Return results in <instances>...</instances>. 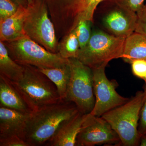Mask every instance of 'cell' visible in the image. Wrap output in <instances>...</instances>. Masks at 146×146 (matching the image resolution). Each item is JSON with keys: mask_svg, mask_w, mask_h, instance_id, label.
Here are the masks:
<instances>
[{"mask_svg": "<svg viewBox=\"0 0 146 146\" xmlns=\"http://www.w3.org/2000/svg\"><path fill=\"white\" fill-rule=\"evenodd\" d=\"M140 146H146V135L141 136L140 138Z\"/></svg>", "mask_w": 146, "mask_h": 146, "instance_id": "28", "label": "cell"}, {"mask_svg": "<svg viewBox=\"0 0 146 146\" xmlns=\"http://www.w3.org/2000/svg\"><path fill=\"white\" fill-rule=\"evenodd\" d=\"M34 1V0H27L28 2V5L31 4Z\"/></svg>", "mask_w": 146, "mask_h": 146, "instance_id": "29", "label": "cell"}, {"mask_svg": "<svg viewBox=\"0 0 146 146\" xmlns=\"http://www.w3.org/2000/svg\"><path fill=\"white\" fill-rule=\"evenodd\" d=\"M24 66L22 78L11 82L32 111L62 100L54 84L38 68Z\"/></svg>", "mask_w": 146, "mask_h": 146, "instance_id": "3", "label": "cell"}, {"mask_svg": "<svg viewBox=\"0 0 146 146\" xmlns=\"http://www.w3.org/2000/svg\"><path fill=\"white\" fill-rule=\"evenodd\" d=\"M87 44L80 49L77 58L92 69L106 67L110 61L121 58L125 38L112 36L94 26Z\"/></svg>", "mask_w": 146, "mask_h": 146, "instance_id": "6", "label": "cell"}, {"mask_svg": "<svg viewBox=\"0 0 146 146\" xmlns=\"http://www.w3.org/2000/svg\"><path fill=\"white\" fill-rule=\"evenodd\" d=\"M0 106L25 113L33 111L11 82L1 75Z\"/></svg>", "mask_w": 146, "mask_h": 146, "instance_id": "15", "label": "cell"}, {"mask_svg": "<svg viewBox=\"0 0 146 146\" xmlns=\"http://www.w3.org/2000/svg\"><path fill=\"white\" fill-rule=\"evenodd\" d=\"M101 145H121L119 137L104 119L86 114L77 138L76 146Z\"/></svg>", "mask_w": 146, "mask_h": 146, "instance_id": "11", "label": "cell"}, {"mask_svg": "<svg viewBox=\"0 0 146 146\" xmlns=\"http://www.w3.org/2000/svg\"><path fill=\"white\" fill-rule=\"evenodd\" d=\"M18 4L19 6L27 8L28 7V2L27 0H13Z\"/></svg>", "mask_w": 146, "mask_h": 146, "instance_id": "27", "label": "cell"}, {"mask_svg": "<svg viewBox=\"0 0 146 146\" xmlns=\"http://www.w3.org/2000/svg\"><path fill=\"white\" fill-rule=\"evenodd\" d=\"M4 43L11 57L20 65L50 68L62 67L69 62V59L63 58L58 53L50 52L25 34Z\"/></svg>", "mask_w": 146, "mask_h": 146, "instance_id": "8", "label": "cell"}, {"mask_svg": "<svg viewBox=\"0 0 146 146\" xmlns=\"http://www.w3.org/2000/svg\"><path fill=\"white\" fill-rule=\"evenodd\" d=\"M38 69L53 82L60 98L62 100H65L71 77V67L69 60L68 63L62 67Z\"/></svg>", "mask_w": 146, "mask_h": 146, "instance_id": "17", "label": "cell"}, {"mask_svg": "<svg viewBox=\"0 0 146 146\" xmlns=\"http://www.w3.org/2000/svg\"><path fill=\"white\" fill-rule=\"evenodd\" d=\"M86 115L79 112L66 121L45 146H76L77 138Z\"/></svg>", "mask_w": 146, "mask_h": 146, "instance_id": "13", "label": "cell"}, {"mask_svg": "<svg viewBox=\"0 0 146 146\" xmlns=\"http://www.w3.org/2000/svg\"><path fill=\"white\" fill-rule=\"evenodd\" d=\"M80 47L75 29L65 35L58 42V53L63 58H77Z\"/></svg>", "mask_w": 146, "mask_h": 146, "instance_id": "19", "label": "cell"}, {"mask_svg": "<svg viewBox=\"0 0 146 146\" xmlns=\"http://www.w3.org/2000/svg\"><path fill=\"white\" fill-rule=\"evenodd\" d=\"M93 22L90 21H82L76 28V34L80 49L83 48L89 42L93 31Z\"/></svg>", "mask_w": 146, "mask_h": 146, "instance_id": "20", "label": "cell"}, {"mask_svg": "<svg viewBox=\"0 0 146 146\" xmlns=\"http://www.w3.org/2000/svg\"><path fill=\"white\" fill-rule=\"evenodd\" d=\"M105 68L92 69L95 104L90 113L97 117H101L110 110L124 104L130 99L118 94L116 91L117 83L108 79Z\"/></svg>", "mask_w": 146, "mask_h": 146, "instance_id": "10", "label": "cell"}, {"mask_svg": "<svg viewBox=\"0 0 146 146\" xmlns=\"http://www.w3.org/2000/svg\"><path fill=\"white\" fill-rule=\"evenodd\" d=\"M145 97L141 107L138 125V131L140 136L146 135V84L143 86Z\"/></svg>", "mask_w": 146, "mask_h": 146, "instance_id": "23", "label": "cell"}, {"mask_svg": "<svg viewBox=\"0 0 146 146\" xmlns=\"http://www.w3.org/2000/svg\"><path fill=\"white\" fill-rule=\"evenodd\" d=\"M145 97L144 91H137L125 104L110 110L101 117L117 133L121 145L140 146L141 136L138 125Z\"/></svg>", "mask_w": 146, "mask_h": 146, "instance_id": "2", "label": "cell"}, {"mask_svg": "<svg viewBox=\"0 0 146 146\" xmlns=\"http://www.w3.org/2000/svg\"><path fill=\"white\" fill-rule=\"evenodd\" d=\"M143 80H144V81H145V84H146V77Z\"/></svg>", "mask_w": 146, "mask_h": 146, "instance_id": "30", "label": "cell"}, {"mask_svg": "<svg viewBox=\"0 0 146 146\" xmlns=\"http://www.w3.org/2000/svg\"><path fill=\"white\" fill-rule=\"evenodd\" d=\"M31 113L0 106V138L18 136L24 139Z\"/></svg>", "mask_w": 146, "mask_h": 146, "instance_id": "12", "label": "cell"}, {"mask_svg": "<svg viewBox=\"0 0 146 146\" xmlns=\"http://www.w3.org/2000/svg\"><path fill=\"white\" fill-rule=\"evenodd\" d=\"M137 20L136 12L116 0H103L95 11L93 24L108 34L126 38L135 31Z\"/></svg>", "mask_w": 146, "mask_h": 146, "instance_id": "5", "label": "cell"}, {"mask_svg": "<svg viewBox=\"0 0 146 146\" xmlns=\"http://www.w3.org/2000/svg\"><path fill=\"white\" fill-rule=\"evenodd\" d=\"M69 59L71 77L65 100L74 103L82 113L89 114L95 104L93 70L78 58Z\"/></svg>", "mask_w": 146, "mask_h": 146, "instance_id": "9", "label": "cell"}, {"mask_svg": "<svg viewBox=\"0 0 146 146\" xmlns=\"http://www.w3.org/2000/svg\"><path fill=\"white\" fill-rule=\"evenodd\" d=\"M131 70L135 76L144 80L146 77V60L137 59L131 63Z\"/></svg>", "mask_w": 146, "mask_h": 146, "instance_id": "22", "label": "cell"}, {"mask_svg": "<svg viewBox=\"0 0 146 146\" xmlns=\"http://www.w3.org/2000/svg\"><path fill=\"white\" fill-rule=\"evenodd\" d=\"M121 5L137 13L143 7L145 0H116Z\"/></svg>", "mask_w": 146, "mask_h": 146, "instance_id": "25", "label": "cell"}, {"mask_svg": "<svg viewBox=\"0 0 146 146\" xmlns=\"http://www.w3.org/2000/svg\"><path fill=\"white\" fill-rule=\"evenodd\" d=\"M56 31L65 35L74 29L80 22H93L95 11L103 0H44Z\"/></svg>", "mask_w": 146, "mask_h": 146, "instance_id": "4", "label": "cell"}, {"mask_svg": "<svg viewBox=\"0 0 146 146\" xmlns=\"http://www.w3.org/2000/svg\"><path fill=\"white\" fill-rule=\"evenodd\" d=\"M19 5L13 0H0V21L16 13Z\"/></svg>", "mask_w": 146, "mask_h": 146, "instance_id": "21", "label": "cell"}, {"mask_svg": "<svg viewBox=\"0 0 146 146\" xmlns=\"http://www.w3.org/2000/svg\"><path fill=\"white\" fill-rule=\"evenodd\" d=\"M79 112L74 103L66 100L33 110L27 124L24 140L29 146H45L63 123Z\"/></svg>", "mask_w": 146, "mask_h": 146, "instance_id": "1", "label": "cell"}, {"mask_svg": "<svg viewBox=\"0 0 146 146\" xmlns=\"http://www.w3.org/2000/svg\"><path fill=\"white\" fill-rule=\"evenodd\" d=\"M24 69V65L11 58L4 43L0 41V75L12 82H16L23 75Z\"/></svg>", "mask_w": 146, "mask_h": 146, "instance_id": "18", "label": "cell"}, {"mask_svg": "<svg viewBox=\"0 0 146 146\" xmlns=\"http://www.w3.org/2000/svg\"><path fill=\"white\" fill-rule=\"evenodd\" d=\"M121 58L130 64L137 59L146 60V36L134 32L127 37Z\"/></svg>", "mask_w": 146, "mask_h": 146, "instance_id": "16", "label": "cell"}, {"mask_svg": "<svg viewBox=\"0 0 146 146\" xmlns=\"http://www.w3.org/2000/svg\"><path fill=\"white\" fill-rule=\"evenodd\" d=\"M0 146H29L23 138L18 136H10L0 138Z\"/></svg>", "mask_w": 146, "mask_h": 146, "instance_id": "26", "label": "cell"}, {"mask_svg": "<svg viewBox=\"0 0 146 146\" xmlns=\"http://www.w3.org/2000/svg\"><path fill=\"white\" fill-rule=\"evenodd\" d=\"M137 15V22L135 31L146 36V6L136 13Z\"/></svg>", "mask_w": 146, "mask_h": 146, "instance_id": "24", "label": "cell"}, {"mask_svg": "<svg viewBox=\"0 0 146 146\" xmlns=\"http://www.w3.org/2000/svg\"><path fill=\"white\" fill-rule=\"evenodd\" d=\"M25 34L50 52L57 53L58 42L55 28L44 0H34L28 7Z\"/></svg>", "mask_w": 146, "mask_h": 146, "instance_id": "7", "label": "cell"}, {"mask_svg": "<svg viewBox=\"0 0 146 146\" xmlns=\"http://www.w3.org/2000/svg\"><path fill=\"white\" fill-rule=\"evenodd\" d=\"M28 11V7L19 6L16 13L0 21V41L12 42L25 34L24 25Z\"/></svg>", "mask_w": 146, "mask_h": 146, "instance_id": "14", "label": "cell"}, {"mask_svg": "<svg viewBox=\"0 0 146 146\" xmlns=\"http://www.w3.org/2000/svg\"><path fill=\"white\" fill-rule=\"evenodd\" d=\"M145 6H146V4L145 5Z\"/></svg>", "mask_w": 146, "mask_h": 146, "instance_id": "31", "label": "cell"}]
</instances>
